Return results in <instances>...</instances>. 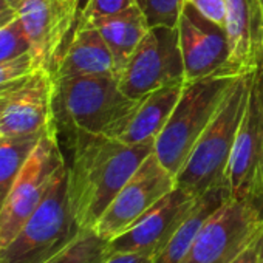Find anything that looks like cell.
<instances>
[{
  "mask_svg": "<svg viewBox=\"0 0 263 263\" xmlns=\"http://www.w3.org/2000/svg\"><path fill=\"white\" fill-rule=\"evenodd\" d=\"M261 229L258 211L229 197L201 224L183 263H232Z\"/></svg>",
  "mask_w": 263,
  "mask_h": 263,
  "instance_id": "ba28073f",
  "label": "cell"
},
{
  "mask_svg": "<svg viewBox=\"0 0 263 263\" xmlns=\"http://www.w3.org/2000/svg\"><path fill=\"white\" fill-rule=\"evenodd\" d=\"M5 2H8V4H11L13 7H16V8H17V7L21 5L22 0H5Z\"/></svg>",
  "mask_w": 263,
  "mask_h": 263,
  "instance_id": "d6a6232c",
  "label": "cell"
},
{
  "mask_svg": "<svg viewBox=\"0 0 263 263\" xmlns=\"http://www.w3.org/2000/svg\"><path fill=\"white\" fill-rule=\"evenodd\" d=\"M17 16L31 50L53 73L58 62V50L54 44L51 0H22L17 7Z\"/></svg>",
  "mask_w": 263,
  "mask_h": 263,
  "instance_id": "d6986e66",
  "label": "cell"
},
{
  "mask_svg": "<svg viewBox=\"0 0 263 263\" xmlns=\"http://www.w3.org/2000/svg\"><path fill=\"white\" fill-rule=\"evenodd\" d=\"M263 161V58L252 70L251 90L231 154L226 186L229 197L249 203L254 209L260 195Z\"/></svg>",
  "mask_w": 263,
  "mask_h": 263,
  "instance_id": "9c48e42d",
  "label": "cell"
},
{
  "mask_svg": "<svg viewBox=\"0 0 263 263\" xmlns=\"http://www.w3.org/2000/svg\"><path fill=\"white\" fill-rule=\"evenodd\" d=\"M184 85L186 81L174 82L135 101L125 115L110 125L105 137L124 144H155L183 95Z\"/></svg>",
  "mask_w": 263,
  "mask_h": 263,
  "instance_id": "5bb4252c",
  "label": "cell"
},
{
  "mask_svg": "<svg viewBox=\"0 0 263 263\" xmlns=\"http://www.w3.org/2000/svg\"><path fill=\"white\" fill-rule=\"evenodd\" d=\"M135 5H138V0H85L78 24L113 16Z\"/></svg>",
  "mask_w": 263,
  "mask_h": 263,
  "instance_id": "484cf974",
  "label": "cell"
},
{
  "mask_svg": "<svg viewBox=\"0 0 263 263\" xmlns=\"http://www.w3.org/2000/svg\"><path fill=\"white\" fill-rule=\"evenodd\" d=\"M21 87H22V85H21ZM21 87H17V88H10V90H5V91H0V116L4 115V111H5V108L8 107V104H10L13 95H14Z\"/></svg>",
  "mask_w": 263,
  "mask_h": 263,
  "instance_id": "4dcf8cb0",
  "label": "cell"
},
{
  "mask_svg": "<svg viewBox=\"0 0 263 263\" xmlns=\"http://www.w3.org/2000/svg\"><path fill=\"white\" fill-rule=\"evenodd\" d=\"M54 121V78L41 67L13 95L0 116V134L4 138L42 135Z\"/></svg>",
  "mask_w": 263,
  "mask_h": 263,
  "instance_id": "4fadbf2b",
  "label": "cell"
},
{
  "mask_svg": "<svg viewBox=\"0 0 263 263\" xmlns=\"http://www.w3.org/2000/svg\"><path fill=\"white\" fill-rule=\"evenodd\" d=\"M226 36L229 44V71H252L263 58V5L260 0H226Z\"/></svg>",
  "mask_w": 263,
  "mask_h": 263,
  "instance_id": "9a60e30c",
  "label": "cell"
},
{
  "mask_svg": "<svg viewBox=\"0 0 263 263\" xmlns=\"http://www.w3.org/2000/svg\"><path fill=\"white\" fill-rule=\"evenodd\" d=\"M228 198H229L228 187H218L203 194L197 200L191 212L186 215V218L174 231V234L154 254L151 263H183L201 224Z\"/></svg>",
  "mask_w": 263,
  "mask_h": 263,
  "instance_id": "ac0fdd59",
  "label": "cell"
},
{
  "mask_svg": "<svg viewBox=\"0 0 263 263\" xmlns=\"http://www.w3.org/2000/svg\"><path fill=\"white\" fill-rule=\"evenodd\" d=\"M33 51L19 16L0 25V65Z\"/></svg>",
  "mask_w": 263,
  "mask_h": 263,
  "instance_id": "cb8c5ba5",
  "label": "cell"
},
{
  "mask_svg": "<svg viewBox=\"0 0 263 263\" xmlns=\"http://www.w3.org/2000/svg\"><path fill=\"white\" fill-rule=\"evenodd\" d=\"M135 104L119 88L118 78L82 76L54 81V118L67 135H105L110 125Z\"/></svg>",
  "mask_w": 263,
  "mask_h": 263,
  "instance_id": "277c9868",
  "label": "cell"
},
{
  "mask_svg": "<svg viewBox=\"0 0 263 263\" xmlns=\"http://www.w3.org/2000/svg\"><path fill=\"white\" fill-rule=\"evenodd\" d=\"M85 24L93 25L101 33L115 56V61L119 67V73L151 30L149 21L140 5L124 10L118 14L99 17Z\"/></svg>",
  "mask_w": 263,
  "mask_h": 263,
  "instance_id": "e0dca14e",
  "label": "cell"
},
{
  "mask_svg": "<svg viewBox=\"0 0 263 263\" xmlns=\"http://www.w3.org/2000/svg\"><path fill=\"white\" fill-rule=\"evenodd\" d=\"M41 67L45 65L34 51H28L14 61L2 64L0 65V91L24 85Z\"/></svg>",
  "mask_w": 263,
  "mask_h": 263,
  "instance_id": "603a6c76",
  "label": "cell"
},
{
  "mask_svg": "<svg viewBox=\"0 0 263 263\" xmlns=\"http://www.w3.org/2000/svg\"><path fill=\"white\" fill-rule=\"evenodd\" d=\"M261 263H263V261H261Z\"/></svg>",
  "mask_w": 263,
  "mask_h": 263,
  "instance_id": "8d00e7d4",
  "label": "cell"
},
{
  "mask_svg": "<svg viewBox=\"0 0 263 263\" xmlns=\"http://www.w3.org/2000/svg\"><path fill=\"white\" fill-rule=\"evenodd\" d=\"M251 74L252 71L235 79L218 111L195 143L184 166L175 175L177 186L194 197H201L212 189L228 187L226 172L248 104Z\"/></svg>",
  "mask_w": 263,
  "mask_h": 263,
  "instance_id": "7a4b0ae2",
  "label": "cell"
},
{
  "mask_svg": "<svg viewBox=\"0 0 263 263\" xmlns=\"http://www.w3.org/2000/svg\"><path fill=\"white\" fill-rule=\"evenodd\" d=\"M10 21H11V19H10ZM5 22H8V21H4V22H0V25H4Z\"/></svg>",
  "mask_w": 263,
  "mask_h": 263,
  "instance_id": "836d02e7",
  "label": "cell"
},
{
  "mask_svg": "<svg viewBox=\"0 0 263 263\" xmlns=\"http://www.w3.org/2000/svg\"><path fill=\"white\" fill-rule=\"evenodd\" d=\"M181 81L186 78L178 30L164 25L151 27L118 78L121 91L134 101Z\"/></svg>",
  "mask_w": 263,
  "mask_h": 263,
  "instance_id": "52a82bcc",
  "label": "cell"
},
{
  "mask_svg": "<svg viewBox=\"0 0 263 263\" xmlns=\"http://www.w3.org/2000/svg\"><path fill=\"white\" fill-rule=\"evenodd\" d=\"M237 78L235 74L218 73L186 82L178 104L154 144L155 155L169 172L177 175L184 166Z\"/></svg>",
  "mask_w": 263,
  "mask_h": 263,
  "instance_id": "3957f363",
  "label": "cell"
},
{
  "mask_svg": "<svg viewBox=\"0 0 263 263\" xmlns=\"http://www.w3.org/2000/svg\"><path fill=\"white\" fill-rule=\"evenodd\" d=\"M42 135L4 138L0 141V211L30 154Z\"/></svg>",
  "mask_w": 263,
  "mask_h": 263,
  "instance_id": "ffe728a7",
  "label": "cell"
},
{
  "mask_svg": "<svg viewBox=\"0 0 263 263\" xmlns=\"http://www.w3.org/2000/svg\"><path fill=\"white\" fill-rule=\"evenodd\" d=\"M108 254V240L93 229H81L65 248L44 263H102Z\"/></svg>",
  "mask_w": 263,
  "mask_h": 263,
  "instance_id": "44dd1931",
  "label": "cell"
},
{
  "mask_svg": "<svg viewBox=\"0 0 263 263\" xmlns=\"http://www.w3.org/2000/svg\"><path fill=\"white\" fill-rule=\"evenodd\" d=\"M82 76L119 78V67L101 33L90 24H78L54 70V81Z\"/></svg>",
  "mask_w": 263,
  "mask_h": 263,
  "instance_id": "2e32d148",
  "label": "cell"
},
{
  "mask_svg": "<svg viewBox=\"0 0 263 263\" xmlns=\"http://www.w3.org/2000/svg\"><path fill=\"white\" fill-rule=\"evenodd\" d=\"M65 163L59 146V128L54 121L30 154L0 211V249L8 246L19 234L25 221L45 198L59 169Z\"/></svg>",
  "mask_w": 263,
  "mask_h": 263,
  "instance_id": "8992f818",
  "label": "cell"
},
{
  "mask_svg": "<svg viewBox=\"0 0 263 263\" xmlns=\"http://www.w3.org/2000/svg\"><path fill=\"white\" fill-rule=\"evenodd\" d=\"M68 200L79 229H93L128 178L154 152V143L124 144L105 135H68Z\"/></svg>",
  "mask_w": 263,
  "mask_h": 263,
  "instance_id": "6da1fadb",
  "label": "cell"
},
{
  "mask_svg": "<svg viewBox=\"0 0 263 263\" xmlns=\"http://www.w3.org/2000/svg\"><path fill=\"white\" fill-rule=\"evenodd\" d=\"M138 5L144 11L151 27H177L184 0H138Z\"/></svg>",
  "mask_w": 263,
  "mask_h": 263,
  "instance_id": "d4e9b609",
  "label": "cell"
},
{
  "mask_svg": "<svg viewBox=\"0 0 263 263\" xmlns=\"http://www.w3.org/2000/svg\"><path fill=\"white\" fill-rule=\"evenodd\" d=\"M84 4H85L84 0H51L54 44H56V50H58V61L78 25Z\"/></svg>",
  "mask_w": 263,
  "mask_h": 263,
  "instance_id": "7402d4cb",
  "label": "cell"
},
{
  "mask_svg": "<svg viewBox=\"0 0 263 263\" xmlns=\"http://www.w3.org/2000/svg\"><path fill=\"white\" fill-rule=\"evenodd\" d=\"M260 2H261V5H263V0H260Z\"/></svg>",
  "mask_w": 263,
  "mask_h": 263,
  "instance_id": "d590c367",
  "label": "cell"
},
{
  "mask_svg": "<svg viewBox=\"0 0 263 263\" xmlns=\"http://www.w3.org/2000/svg\"><path fill=\"white\" fill-rule=\"evenodd\" d=\"M177 30L186 82L218 73L232 74L228 67L229 44L224 28L212 24L184 2Z\"/></svg>",
  "mask_w": 263,
  "mask_h": 263,
  "instance_id": "8fae6325",
  "label": "cell"
},
{
  "mask_svg": "<svg viewBox=\"0 0 263 263\" xmlns=\"http://www.w3.org/2000/svg\"><path fill=\"white\" fill-rule=\"evenodd\" d=\"M79 231L70 208L65 163L19 234L0 249V263H44L65 248Z\"/></svg>",
  "mask_w": 263,
  "mask_h": 263,
  "instance_id": "5b68a950",
  "label": "cell"
},
{
  "mask_svg": "<svg viewBox=\"0 0 263 263\" xmlns=\"http://www.w3.org/2000/svg\"><path fill=\"white\" fill-rule=\"evenodd\" d=\"M261 261H263V229L232 263H261Z\"/></svg>",
  "mask_w": 263,
  "mask_h": 263,
  "instance_id": "83f0119b",
  "label": "cell"
},
{
  "mask_svg": "<svg viewBox=\"0 0 263 263\" xmlns=\"http://www.w3.org/2000/svg\"><path fill=\"white\" fill-rule=\"evenodd\" d=\"M154 252H110L102 263H151Z\"/></svg>",
  "mask_w": 263,
  "mask_h": 263,
  "instance_id": "f1b7e54d",
  "label": "cell"
},
{
  "mask_svg": "<svg viewBox=\"0 0 263 263\" xmlns=\"http://www.w3.org/2000/svg\"><path fill=\"white\" fill-rule=\"evenodd\" d=\"M175 186V175L152 152L111 200L93 231L110 241L128 229Z\"/></svg>",
  "mask_w": 263,
  "mask_h": 263,
  "instance_id": "30bf717a",
  "label": "cell"
},
{
  "mask_svg": "<svg viewBox=\"0 0 263 263\" xmlns=\"http://www.w3.org/2000/svg\"><path fill=\"white\" fill-rule=\"evenodd\" d=\"M4 140V137H2V134H0V141H2Z\"/></svg>",
  "mask_w": 263,
  "mask_h": 263,
  "instance_id": "e575fe53",
  "label": "cell"
},
{
  "mask_svg": "<svg viewBox=\"0 0 263 263\" xmlns=\"http://www.w3.org/2000/svg\"><path fill=\"white\" fill-rule=\"evenodd\" d=\"M255 209L258 211V214L263 218V161H261V171H260V195H258V201Z\"/></svg>",
  "mask_w": 263,
  "mask_h": 263,
  "instance_id": "1f68e13d",
  "label": "cell"
},
{
  "mask_svg": "<svg viewBox=\"0 0 263 263\" xmlns=\"http://www.w3.org/2000/svg\"><path fill=\"white\" fill-rule=\"evenodd\" d=\"M16 16H17V8L5 2V0H0V22L10 21Z\"/></svg>",
  "mask_w": 263,
  "mask_h": 263,
  "instance_id": "f546056e",
  "label": "cell"
},
{
  "mask_svg": "<svg viewBox=\"0 0 263 263\" xmlns=\"http://www.w3.org/2000/svg\"><path fill=\"white\" fill-rule=\"evenodd\" d=\"M200 197L175 186L128 229L108 241V252H157Z\"/></svg>",
  "mask_w": 263,
  "mask_h": 263,
  "instance_id": "7c38bea8",
  "label": "cell"
},
{
  "mask_svg": "<svg viewBox=\"0 0 263 263\" xmlns=\"http://www.w3.org/2000/svg\"><path fill=\"white\" fill-rule=\"evenodd\" d=\"M184 2L192 5L203 17H206L212 24L221 28L226 27V14H228L226 0H184Z\"/></svg>",
  "mask_w": 263,
  "mask_h": 263,
  "instance_id": "4316f807",
  "label": "cell"
}]
</instances>
